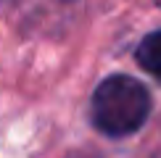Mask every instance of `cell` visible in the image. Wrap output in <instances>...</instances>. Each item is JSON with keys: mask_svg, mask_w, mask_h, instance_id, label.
<instances>
[{"mask_svg": "<svg viewBox=\"0 0 161 158\" xmlns=\"http://www.w3.org/2000/svg\"><path fill=\"white\" fill-rule=\"evenodd\" d=\"M156 3H158V5H161V0H156Z\"/></svg>", "mask_w": 161, "mask_h": 158, "instance_id": "obj_4", "label": "cell"}, {"mask_svg": "<svg viewBox=\"0 0 161 158\" xmlns=\"http://www.w3.org/2000/svg\"><path fill=\"white\" fill-rule=\"evenodd\" d=\"M151 113V95L143 82L114 74L98 84L92 95V121L103 134L124 137L137 132Z\"/></svg>", "mask_w": 161, "mask_h": 158, "instance_id": "obj_1", "label": "cell"}, {"mask_svg": "<svg viewBox=\"0 0 161 158\" xmlns=\"http://www.w3.org/2000/svg\"><path fill=\"white\" fill-rule=\"evenodd\" d=\"M137 63L148 71L151 76L161 79V29L158 32H151L140 40L137 45Z\"/></svg>", "mask_w": 161, "mask_h": 158, "instance_id": "obj_2", "label": "cell"}, {"mask_svg": "<svg viewBox=\"0 0 161 158\" xmlns=\"http://www.w3.org/2000/svg\"><path fill=\"white\" fill-rule=\"evenodd\" d=\"M69 158H98V155H92V153H77V155H69Z\"/></svg>", "mask_w": 161, "mask_h": 158, "instance_id": "obj_3", "label": "cell"}]
</instances>
